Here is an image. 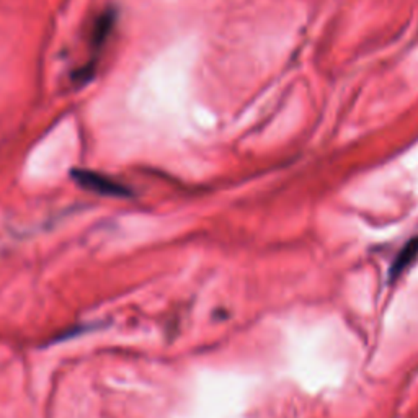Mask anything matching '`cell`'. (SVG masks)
Instances as JSON below:
<instances>
[{"instance_id":"6da1fadb","label":"cell","mask_w":418,"mask_h":418,"mask_svg":"<svg viewBox=\"0 0 418 418\" xmlns=\"http://www.w3.org/2000/svg\"><path fill=\"white\" fill-rule=\"evenodd\" d=\"M74 180L77 185L82 186L89 192L102 194V197H113V198H128L131 192L120 181L110 179V176L97 174L92 170H75Z\"/></svg>"},{"instance_id":"7a4b0ae2","label":"cell","mask_w":418,"mask_h":418,"mask_svg":"<svg viewBox=\"0 0 418 418\" xmlns=\"http://www.w3.org/2000/svg\"><path fill=\"white\" fill-rule=\"evenodd\" d=\"M417 255H418V237L408 240V242L402 247L401 252L397 253L392 265H390L389 280L399 278V276H401L403 271L412 265V262L415 260Z\"/></svg>"}]
</instances>
